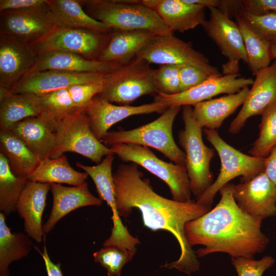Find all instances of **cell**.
<instances>
[{
    "label": "cell",
    "mask_w": 276,
    "mask_h": 276,
    "mask_svg": "<svg viewBox=\"0 0 276 276\" xmlns=\"http://www.w3.org/2000/svg\"><path fill=\"white\" fill-rule=\"evenodd\" d=\"M143 176L138 165L133 163L119 165L113 173L120 216L127 217L133 208H136L142 214L144 226L154 232L168 231L176 238L180 248L178 259L162 267L175 268L188 275L199 270L200 263L187 242L185 226L211 208L194 201L182 202L165 198L157 194L149 180Z\"/></svg>",
    "instance_id": "obj_1"
},
{
    "label": "cell",
    "mask_w": 276,
    "mask_h": 276,
    "mask_svg": "<svg viewBox=\"0 0 276 276\" xmlns=\"http://www.w3.org/2000/svg\"><path fill=\"white\" fill-rule=\"evenodd\" d=\"M233 185L227 183L220 189L221 198L213 209L185 225L189 245L204 246L195 251L197 257L220 252L232 257L254 259L269 243L261 229L263 220L246 214L237 205Z\"/></svg>",
    "instance_id": "obj_2"
},
{
    "label": "cell",
    "mask_w": 276,
    "mask_h": 276,
    "mask_svg": "<svg viewBox=\"0 0 276 276\" xmlns=\"http://www.w3.org/2000/svg\"><path fill=\"white\" fill-rule=\"evenodd\" d=\"M85 11L111 29L145 30L157 35H172L157 13L140 1H81Z\"/></svg>",
    "instance_id": "obj_3"
},
{
    "label": "cell",
    "mask_w": 276,
    "mask_h": 276,
    "mask_svg": "<svg viewBox=\"0 0 276 276\" xmlns=\"http://www.w3.org/2000/svg\"><path fill=\"white\" fill-rule=\"evenodd\" d=\"M181 107L170 106L159 118L137 128L108 131L101 142L108 147L117 144L151 147L175 164L185 166V153L178 147L172 135L173 124Z\"/></svg>",
    "instance_id": "obj_4"
},
{
    "label": "cell",
    "mask_w": 276,
    "mask_h": 276,
    "mask_svg": "<svg viewBox=\"0 0 276 276\" xmlns=\"http://www.w3.org/2000/svg\"><path fill=\"white\" fill-rule=\"evenodd\" d=\"M206 140L219 155L221 167L216 179L201 195L196 202L211 207L216 193L224 185L236 177L241 176V182L247 181L261 173L265 168V158L244 154L226 143L217 130L203 128Z\"/></svg>",
    "instance_id": "obj_5"
},
{
    "label": "cell",
    "mask_w": 276,
    "mask_h": 276,
    "mask_svg": "<svg viewBox=\"0 0 276 276\" xmlns=\"http://www.w3.org/2000/svg\"><path fill=\"white\" fill-rule=\"evenodd\" d=\"M182 117L185 128L179 132L178 141L185 153V167L191 192L197 197L214 182L210 163L215 153L213 149L204 144L202 139L203 128L195 120L191 106H183Z\"/></svg>",
    "instance_id": "obj_6"
},
{
    "label": "cell",
    "mask_w": 276,
    "mask_h": 276,
    "mask_svg": "<svg viewBox=\"0 0 276 276\" xmlns=\"http://www.w3.org/2000/svg\"><path fill=\"white\" fill-rule=\"evenodd\" d=\"M153 71L149 63L135 57L105 74L102 90L97 96L111 103L129 105L142 96L156 95Z\"/></svg>",
    "instance_id": "obj_7"
},
{
    "label": "cell",
    "mask_w": 276,
    "mask_h": 276,
    "mask_svg": "<svg viewBox=\"0 0 276 276\" xmlns=\"http://www.w3.org/2000/svg\"><path fill=\"white\" fill-rule=\"evenodd\" d=\"M122 160L144 168L163 180L169 188L172 199L190 202L192 192L185 166L159 159L147 147L133 144H117L109 147Z\"/></svg>",
    "instance_id": "obj_8"
},
{
    "label": "cell",
    "mask_w": 276,
    "mask_h": 276,
    "mask_svg": "<svg viewBox=\"0 0 276 276\" xmlns=\"http://www.w3.org/2000/svg\"><path fill=\"white\" fill-rule=\"evenodd\" d=\"M57 142L50 158L60 157L72 152L99 164L103 156L113 154L109 147L99 141L93 133L85 110L69 115L55 123Z\"/></svg>",
    "instance_id": "obj_9"
},
{
    "label": "cell",
    "mask_w": 276,
    "mask_h": 276,
    "mask_svg": "<svg viewBox=\"0 0 276 276\" xmlns=\"http://www.w3.org/2000/svg\"><path fill=\"white\" fill-rule=\"evenodd\" d=\"M110 32L103 34L86 29L55 27L43 37L28 45L36 54L62 51L98 60L109 41Z\"/></svg>",
    "instance_id": "obj_10"
},
{
    "label": "cell",
    "mask_w": 276,
    "mask_h": 276,
    "mask_svg": "<svg viewBox=\"0 0 276 276\" xmlns=\"http://www.w3.org/2000/svg\"><path fill=\"white\" fill-rule=\"evenodd\" d=\"M136 58L148 63L192 66L211 76L221 75L209 59L195 50L190 42H186L172 35H155L138 54Z\"/></svg>",
    "instance_id": "obj_11"
},
{
    "label": "cell",
    "mask_w": 276,
    "mask_h": 276,
    "mask_svg": "<svg viewBox=\"0 0 276 276\" xmlns=\"http://www.w3.org/2000/svg\"><path fill=\"white\" fill-rule=\"evenodd\" d=\"M209 9L210 18L202 26L228 59V62L222 65L223 73L238 74L239 61L247 64V55L240 29L236 22L219 10L215 8Z\"/></svg>",
    "instance_id": "obj_12"
},
{
    "label": "cell",
    "mask_w": 276,
    "mask_h": 276,
    "mask_svg": "<svg viewBox=\"0 0 276 276\" xmlns=\"http://www.w3.org/2000/svg\"><path fill=\"white\" fill-rule=\"evenodd\" d=\"M0 18L1 35L27 44L39 40L55 27L47 3L36 8L2 11Z\"/></svg>",
    "instance_id": "obj_13"
},
{
    "label": "cell",
    "mask_w": 276,
    "mask_h": 276,
    "mask_svg": "<svg viewBox=\"0 0 276 276\" xmlns=\"http://www.w3.org/2000/svg\"><path fill=\"white\" fill-rule=\"evenodd\" d=\"M253 82L252 78L241 77L239 74L213 76L189 90L176 94L157 93L154 101L166 103L169 107L194 106L220 94L237 93L244 87L252 85Z\"/></svg>",
    "instance_id": "obj_14"
},
{
    "label": "cell",
    "mask_w": 276,
    "mask_h": 276,
    "mask_svg": "<svg viewBox=\"0 0 276 276\" xmlns=\"http://www.w3.org/2000/svg\"><path fill=\"white\" fill-rule=\"evenodd\" d=\"M168 107L166 103L154 101L140 106L114 105L96 95L85 111L93 133L101 141L112 126L123 119L133 115L163 113Z\"/></svg>",
    "instance_id": "obj_15"
},
{
    "label": "cell",
    "mask_w": 276,
    "mask_h": 276,
    "mask_svg": "<svg viewBox=\"0 0 276 276\" xmlns=\"http://www.w3.org/2000/svg\"><path fill=\"white\" fill-rule=\"evenodd\" d=\"M37 59L28 44L0 35V98L33 70Z\"/></svg>",
    "instance_id": "obj_16"
},
{
    "label": "cell",
    "mask_w": 276,
    "mask_h": 276,
    "mask_svg": "<svg viewBox=\"0 0 276 276\" xmlns=\"http://www.w3.org/2000/svg\"><path fill=\"white\" fill-rule=\"evenodd\" d=\"M233 194L244 212L262 220L276 215V187L264 171L252 179L233 185Z\"/></svg>",
    "instance_id": "obj_17"
},
{
    "label": "cell",
    "mask_w": 276,
    "mask_h": 276,
    "mask_svg": "<svg viewBox=\"0 0 276 276\" xmlns=\"http://www.w3.org/2000/svg\"><path fill=\"white\" fill-rule=\"evenodd\" d=\"M252 87L236 117L228 128L231 134L238 133L248 119L261 115L269 106L276 102V60L255 75Z\"/></svg>",
    "instance_id": "obj_18"
},
{
    "label": "cell",
    "mask_w": 276,
    "mask_h": 276,
    "mask_svg": "<svg viewBox=\"0 0 276 276\" xmlns=\"http://www.w3.org/2000/svg\"><path fill=\"white\" fill-rule=\"evenodd\" d=\"M104 75L58 70L33 71L21 78L8 93L41 96L75 84L102 81Z\"/></svg>",
    "instance_id": "obj_19"
},
{
    "label": "cell",
    "mask_w": 276,
    "mask_h": 276,
    "mask_svg": "<svg viewBox=\"0 0 276 276\" xmlns=\"http://www.w3.org/2000/svg\"><path fill=\"white\" fill-rule=\"evenodd\" d=\"M140 2L153 10L173 32L183 33L206 20L205 8L185 0H142Z\"/></svg>",
    "instance_id": "obj_20"
},
{
    "label": "cell",
    "mask_w": 276,
    "mask_h": 276,
    "mask_svg": "<svg viewBox=\"0 0 276 276\" xmlns=\"http://www.w3.org/2000/svg\"><path fill=\"white\" fill-rule=\"evenodd\" d=\"M11 130L40 160L50 158L57 142L53 121L43 112L39 116L26 118Z\"/></svg>",
    "instance_id": "obj_21"
},
{
    "label": "cell",
    "mask_w": 276,
    "mask_h": 276,
    "mask_svg": "<svg viewBox=\"0 0 276 276\" xmlns=\"http://www.w3.org/2000/svg\"><path fill=\"white\" fill-rule=\"evenodd\" d=\"M51 184L28 180L16 204V211L24 220L25 231L36 242L44 236L42 214Z\"/></svg>",
    "instance_id": "obj_22"
},
{
    "label": "cell",
    "mask_w": 276,
    "mask_h": 276,
    "mask_svg": "<svg viewBox=\"0 0 276 276\" xmlns=\"http://www.w3.org/2000/svg\"><path fill=\"white\" fill-rule=\"evenodd\" d=\"M37 56L36 64L31 72L58 70L72 73L107 74L121 65L116 62L91 60L76 53L62 51L42 52Z\"/></svg>",
    "instance_id": "obj_23"
},
{
    "label": "cell",
    "mask_w": 276,
    "mask_h": 276,
    "mask_svg": "<svg viewBox=\"0 0 276 276\" xmlns=\"http://www.w3.org/2000/svg\"><path fill=\"white\" fill-rule=\"evenodd\" d=\"M51 190L53 206L48 219L43 225L44 234H48L58 221L72 211L83 206H100L102 204L99 198L90 193L86 182L73 187L51 183Z\"/></svg>",
    "instance_id": "obj_24"
},
{
    "label": "cell",
    "mask_w": 276,
    "mask_h": 276,
    "mask_svg": "<svg viewBox=\"0 0 276 276\" xmlns=\"http://www.w3.org/2000/svg\"><path fill=\"white\" fill-rule=\"evenodd\" d=\"M114 154L107 155L103 160L95 166H86L79 162L76 166L83 170L93 180L99 198L105 201L112 212L111 219L113 226L111 235L117 238L126 237L129 231L124 226L119 214L116 198L114 184L112 173V165Z\"/></svg>",
    "instance_id": "obj_25"
},
{
    "label": "cell",
    "mask_w": 276,
    "mask_h": 276,
    "mask_svg": "<svg viewBox=\"0 0 276 276\" xmlns=\"http://www.w3.org/2000/svg\"><path fill=\"white\" fill-rule=\"evenodd\" d=\"M156 35L145 30L112 29L109 41L98 60L127 63L135 58Z\"/></svg>",
    "instance_id": "obj_26"
},
{
    "label": "cell",
    "mask_w": 276,
    "mask_h": 276,
    "mask_svg": "<svg viewBox=\"0 0 276 276\" xmlns=\"http://www.w3.org/2000/svg\"><path fill=\"white\" fill-rule=\"evenodd\" d=\"M249 91L248 86H246L237 93L198 103L193 106V116L202 128L216 130L243 105Z\"/></svg>",
    "instance_id": "obj_27"
},
{
    "label": "cell",
    "mask_w": 276,
    "mask_h": 276,
    "mask_svg": "<svg viewBox=\"0 0 276 276\" xmlns=\"http://www.w3.org/2000/svg\"><path fill=\"white\" fill-rule=\"evenodd\" d=\"M50 17L55 27L83 29L107 34L112 29L90 16L81 1L47 0Z\"/></svg>",
    "instance_id": "obj_28"
},
{
    "label": "cell",
    "mask_w": 276,
    "mask_h": 276,
    "mask_svg": "<svg viewBox=\"0 0 276 276\" xmlns=\"http://www.w3.org/2000/svg\"><path fill=\"white\" fill-rule=\"evenodd\" d=\"M42 112L39 96L7 93L0 98V129H10L20 121Z\"/></svg>",
    "instance_id": "obj_29"
},
{
    "label": "cell",
    "mask_w": 276,
    "mask_h": 276,
    "mask_svg": "<svg viewBox=\"0 0 276 276\" xmlns=\"http://www.w3.org/2000/svg\"><path fill=\"white\" fill-rule=\"evenodd\" d=\"M0 150L18 177L28 178L41 161L10 129L0 130Z\"/></svg>",
    "instance_id": "obj_30"
},
{
    "label": "cell",
    "mask_w": 276,
    "mask_h": 276,
    "mask_svg": "<svg viewBox=\"0 0 276 276\" xmlns=\"http://www.w3.org/2000/svg\"><path fill=\"white\" fill-rule=\"evenodd\" d=\"M88 176L85 172L75 170L70 164L66 156L63 154L58 158H47L41 160L28 179L41 183H66L79 186L86 182Z\"/></svg>",
    "instance_id": "obj_31"
},
{
    "label": "cell",
    "mask_w": 276,
    "mask_h": 276,
    "mask_svg": "<svg viewBox=\"0 0 276 276\" xmlns=\"http://www.w3.org/2000/svg\"><path fill=\"white\" fill-rule=\"evenodd\" d=\"M241 33L247 57V65L252 75L269 66L272 60L270 40L256 32L240 15L235 17Z\"/></svg>",
    "instance_id": "obj_32"
},
{
    "label": "cell",
    "mask_w": 276,
    "mask_h": 276,
    "mask_svg": "<svg viewBox=\"0 0 276 276\" xmlns=\"http://www.w3.org/2000/svg\"><path fill=\"white\" fill-rule=\"evenodd\" d=\"M5 216L0 213V276H10L9 265L27 256L32 246L28 235L11 231Z\"/></svg>",
    "instance_id": "obj_33"
},
{
    "label": "cell",
    "mask_w": 276,
    "mask_h": 276,
    "mask_svg": "<svg viewBox=\"0 0 276 276\" xmlns=\"http://www.w3.org/2000/svg\"><path fill=\"white\" fill-rule=\"evenodd\" d=\"M28 180L14 175L7 158L0 153V211L5 216L16 211L17 201Z\"/></svg>",
    "instance_id": "obj_34"
},
{
    "label": "cell",
    "mask_w": 276,
    "mask_h": 276,
    "mask_svg": "<svg viewBox=\"0 0 276 276\" xmlns=\"http://www.w3.org/2000/svg\"><path fill=\"white\" fill-rule=\"evenodd\" d=\"M259 128V136L248 152L253 156L265 158L276 146V102L263 112Z\"/></svg>",
    "instance_id": "obj_35"
},
{
    "label": "cell",
    "mask_w": 276,
    "mask_h": 276,
    "mask_svg": "<svg viewBox=\"0 0 276 276\" xmlns=\"http://www.w3.org/2000/svg\"><path fill=\"white\" fill-rule=\"evenodd\" d=\"M133 256L129 251L115 246H104L93 254L95 261L107 270L108 276H120L123 267Z\"/></svg>",
    "instance_id": "obj_36"
},
{
    "label": "cell",
    "mask_w": 276,
    "mask_h": 276,
    "mask_svg": "<svg viewBox=\"0 0 276 276\" xmlns=\"http://www.w3.org/2000/svg\"><path fill=\"white\" fill-rule=\"evenodd\" d=\"M180 65L164 64L154 70L153 79L157 93L174 95L180 92L179 75Z\"/></svg>",
    "instance_id": "obj_37"
},
{
    "label": "cell",
    "mask_w": 276,
    "mask_h": 276,
    "mask_svg": "<svg viewBox=\"0 0 276 276\" xmlns=\"http://www.w3.org/2000/svg\"><path fill=\"white\" fill-rule=\"evenodd\" d=\"M239 15L256 32L269 40L276 37V12L252 14L242 11Z\"/></svg>",
    "instance_id": "obj_38"
},
{
    "label": "cell",
    "mask_w": 276,
    "mask_h": 276,
    "mask_svg": "<svg viewBox=\"0 0 276 276\" xmlns=\"http://www.w3.org/2000/svg\"><path fill=\"white\" fill-rule=\"evenodd\" d=\"M232 263L238 276H262L264 271L274 263V259L269 256L255 260L243 257H232Z\"/></svg>",
    "instance_id": "obj_39"
},
{
    "label": "cell",
    "mask_w": 276,
    "mask_h": 276,
    "mask_svg": "<svg viewBox=\"0 0 276 276\" xmlns=\"http://www.w3.org/2000/svg\"><path fill=\"white\" fill-rule=\"evenodd\" d=\"M179 75L180 92L189 90L213 77L199 68L186 65H180Z\"/></svg>",
    "instance_id": "obj_40"
},
{
    "label": "cell",
    "mask_w": 276,
    "mask_h": 276,
    "mask_svg": "<svg viewBox=\"0 0 276 276\" xmlns=\"http://www.w3.org/2000/svg\"><path fill=\"white\" fill-rule=\"evenodd\" d=\"M205 8H215L231 18L243 11V0H185Z\"/></svg>",
    "instance_id": "obj_41"
},
{
    "label": "cell",
    "mask_w": 276,
    "mask_h": 276,
    "mask_svg": "<svg viewBox=\"0 0 276 276\" xmlns=\"http://www.w3.org/2000/svg\"><path fill=\"white\" fill-rule=\"evenodd\" d=\"M243 11L252 14L276 12V0H243Z\"/></svg>",
    "instance_id": "obj_42"
},
{
    "label": "cell",
    "mask_w": 276,
    "mask_h": 276,
    "mask_svg": "<svg viewBox=\"0 0 276 276\" xmlns=\"http://www.w3.org/2000/svg\"><path fill=\"white\" fill-rule=\"evenodd\" d=\"M47 0H1L0 12L20 10L45 5Z\"/></svg>",
    "instance_id": "obj_43"
},
{
    "label": "cell",
    "mask_w": 276,
    "mask_h": 276,
    "mask_svg": "<svg viewBox=\"0 0 276 276\" xmlns=\"http://www.w3.org/2000/svg\"><path fill=\"white\" fill-rule=\"evenodd\" d=\"M264 172L276 187V146L265 157Z\"/></svg>",
    "instance_id": "obj_44"
},
{
    "label": "cell",
    "mask_w": 276,
    "mask_h": 276,
    "mask_svg": "<svg viewBox=\"0 0 276 276\" xmlns=\"http://www.w3.org/2000/svg\"><path fill=\"white\" fill-rule=\"evenodd\" d=\"M40 254L44 261L48 276H63L60 268L61 264L60 263L55 264L52 262L49 256L45 245L43 247V252H40Z\"/></svg>",
    "instance_id": "obj_45"
},
{
    "label": "cell",
    "mask_w": 276,
    "mask_h": 276,
    "mask_svg": "<svg viewBox=\"0 0 276 276\" xmlns=\"http://www.w3.org/2000/svg\"><path fill=\"white\" fill-rule=\"evenodd\" d=\"M270 41L271 58L272 60H276V37L272 38Z\"/></svg>",
    "instance_id": "obj_46"
}]
</instances>
